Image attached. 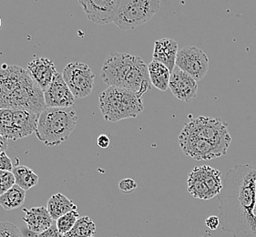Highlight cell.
Segmentation results:
<instances>
[{"label": "cell", "mask_w": 256, "mask_h": 237, "mask_svg": "<svg viewBox=\"0 0 256 237\" xmlns=\"http://www.w3.org/2000/svg\"><path fill=\"white\" fill-rule=\"evenodd\" d=\"M148 70L150 78L154 86L162 92H165L169 88L170 78L172 73L168 68L160 62L152 60L148 64Z\"/></svg>", "instance_id": "d6986e66"}, {"label": "cell", "mask_w": 256, "mask_h": 237, "mask_svg": "<svg viewBox=\"0 0 256 237\" xmlns=\"http://www.w3.org/2000/svg\"><path fill=\"white\" fill-rule=\"evenodd\" d=\"M44 98L46 108H72L76 104V98L60 72L54 76L52 84L44 92Z\"/></svg>", "instance_id": "7c38bea8"}, {"label": "cell", "mask_w": 256, "mask_h": 237, "mask_svg": "<svg viewBox=\"0 0 256 237\" xmlns=\"http://www.w3.org/2000/svg\"><path fill=\"white\" fill-rule=\"evenodd\" d=\"M62 75L75 98H86L92 92L95 75L87 64L72 62L63 70Z\"/></svg>", "instance_id": "9c48e42d"}, {"label": "cell", "mask_w": 256, "mask_h": 237, "mask_svg": "<svg viewBox=\"0 0 256 237\" xmlns=\"http://www.w3.org/2000/svg\"><path fill=\"white\" fill-rule=\"evenodd\" d=\"M137 182L130 178L123 179L118 182V188L124 194H132L137 189Z\"/></svg>", "instance_id": "4316f807"}, {"label": "cell", "mask_w": 256, "mask_h": 237, "mask_svg": "<svg viewBox=\"0 0 256 237\" xmlns=\"http://www.w3.org/2000/svg\"><path fill=\"white\" fill-rule=\"evenodd\" d=\"M46 209L54 221L65 216L70 212L77 210V206L62 194L52 196L46 204Z\"/></svg>", "instance_id": "ac0fdd59"}, {"label": "cell", "mask_w": 256, "mask_h": 237, "mask_svg": "<svg viewBox=\"0 0 256 237\" xmlns=\"http://www.w3.org/2000/svg\"></svg>", "instance_id": "e575fe53"}, {"label": "cell", "mask_w": 256, "mask_h": 237, "mask_svg": "<svg viewBox=\"0 0 256 237\" xmlns=\"http://www.w3.org/2000/svg\"><path fill=\"white\" fill-rule=\"evenodd\" d=\"M188 191L200 200H210L218 196L222 189V172L209 165L195 167L188 176Z\"/></svg>", "instance_id": "ba28073f"}, {"label": "cell", "mask_w": 256, "mask_h": 237, "mask_svg": "<svg viewBox=\"0 0 256 237\" xmlns=\"http://www.w3.org/2000/svg\"><path fill=\"white\" fill-rule=\"evenodd\" d=\"M8 140L2 134H0V154L6 152V150L8 149Z\"/></svg>", "instance_id": "1f68e13d"}, {"label": "cell", "mask_w": 256, "mask_h": 237, "mask_svg": "<svg viewBox=\"0 0 256 237\" xmlns=\"http://www.w3.org/2000/svg\"><path fill=\"white\" fill-rule=\"evenodd\" d=\"M205 224L206 226L208 227L210 230H216L219 226H220V219L219 217L212 216L208 217L205 220Z\"/></svg>", "instance_id": "f546056e"}, {"label": "cell", "mask_w": 256, "mask_h": 237, "mask_svg": "<svg viewBox=\"0 0 256 237\" xmlns=\"http://www.w3.org/2000/svg\"><path fill=\"white\" fill-rule=\"evenodd\" d=\"M13 169H14V166L10 158L6 154V152H1L0 154V170L12 172Z\"/></svg>", "instance_id": "83f0119b"}, {"label": "cell", "mask_w": 256, "mask_h": 237, "mask_svg": "<svg viewBox=\"0 0 256 237\" xmlns=\"http://www.w3.org/2000/svg\"><path fill=\"white\" fill-rule=\"evenodd\" d=\"M15 184V176L12 172L0 170V196L8 191Z\"/></svg>", "instance_id": "d4e9b609"}, {"label": "cell", "mask_w": 256, "mask_h": 237, "mask_svg": "<svg viewBox=\"0 0 256 237\" xmlns=\"http://www.w3.org/2000/svg\"><path fill=\"white\" fill-rule=\"evenodd\" d=\"M1 26H2V20H1V18H0V30H1Z\"/></svg>", "instance_id": "d6a6232c"}, {"label": "cell", "mask_w": 256, "mask_h": 237, "mask_svg": "<svg viewBox=\"0 0 256 237\" xmlns=\"http://www.w3.org/2000/svg\"><path fill=\"white\" fill-rule=\"evenodd\" d=\"M13 122L8 140L23 139L36 132L38 118L40 114L25 110H13Z\"/></svg>", "instance_id": "5bb4252c"}, {"label": "cell", "mask_w": 256, "mask_h": 237, "mask_svg": "<svg viewBox=\"0 0 256 237\" xmlns=\"http://www.w3.org/2000/svg\"><path fill=\"white\" fill-rule=\"evenodd\" d=\"M78 218H80L78 212L77 210H74V211L68 212L65 216H63L56 220V229L62 236L72 230Z\"/></svg>", "instance_id": "603a6c76"}, {"label": "cell", "mask_w": 256, "mask_h": 237, "mask_svg": "<svg viewBox=\"0 0 256 237\" xmlns=\"http://www.w3.org/2000/svg\"><path fill=\"white\" fill-rule=\"evenodd\" d=\"M97 144L98 146L100 148H102V149H107L108 146H110V138H108L106 134H102V135H100L98 138Z\"/></svg>", "instance_id": "4dcf8cb0"}, {"label": "cell", "mask_w": 256, "mask_h": 237, "mask_svg": "<svg viewBox=\"0 0 256 237\" xmlns=\"http://www.w3.org/2000/svg\"><path fill=\"white\" fill-rule=\"evenodd\" d=\"M169 88L176 98L184 102H189L196 98L198 92V84L189 74L175 68L170 74Z\"/></svg>", "instance_id": "4fadbf2b"}, {"label": "cell", "mask_w": 256, "mask_h": 237, "mask_svg": "<svg viewBox=\"0 0 256 237\" xmlns=\"http://www.w3.org/2000/svg\"><path fill=\"white\" fill-rule=\"evenodd\" d=\"M178 52V42L176 40L172 38H160L154 45V60L164 64L172 73L176 66Z\"/></svg>", "instance_id": "2e32d148"}, {"label": "cell", "mask_w": 256, "mask_h": 237, "mask_svg": "<svg viewBox=\"0 0 256 237\" xmlns=\"http://www.w3.org/2000/svg\"><path fill=\"white\" fill-rule=\"evenodd\" d=\"M0 237H24L15 224L8 222H0Z\"/></svg>", "instance_id": "484cf974"}, {"label": "cell", "mask_w": 256, "mask_h": 237, "mask_svg": "<svg viewBox=\"0 0 256 237\" xmlns=\"http://www.w3.org/2000/svg\"><path fill=\"white\" fill-rule=\"evenodd\" d=\"M28 237H62L58 231L56 226H52L50 229L41 234H33L31 232L28 234Z\"/></svg>", "instance_id": "f1b7e54d"}, {"label": "cell", "mask_w": 256, "mask_h": 237, "mask_svg": "<svg viewBox=\"0 0 256 237\" xmlns=\"http://www.w3.org/2000/svg\"><path fill=\"white\" fill-rule=\"evenodd\" d=\"M12 172L15 176L16 184L25 191L30 190L38 184V176L25 165L14 167Z\"/></svg>", "instance_id": "44dd1931"}, {"label": "cell", "mask_w": 256, "mask_h": 237, "mask_svg": "<svg viewBox=\"0 0 256 237\" xmlns=\"http://www.w3.org/2000/svg\"><path fill=\"white\" fill-rule=\"evenodd\" d=\"M92 237H95V236H92Z\"/></svg>", "instance_id": "d590c367"}, {"label": "cell", "mask_w": 256, "mask_h": 237, "mask_svg": "<svg viewBox=\"0 0 256 237\" xmlns=\"http://www.w3.org/2000/svg\"><path fill=\"white\" fill-rule=\"evenodd\" d=\"M176 66L196 82L202 80L208 72L209 58L204 52L197 46H184L178 52Z\"/></svg>", "instance_id": "30bf717a"}, {"label": "cell", "mask_w": 256, "mask_h": 237, "mask_svg": "<svg viewBox=\"0 0 256 237\" xmlns=\"http://www.w3.org/2000/svg\"><path fill=\"white\" fill-rule=\"evenodd\" d=\"M26 200V191L18 186H13L8 191L0 196V206L6 211H11L22 206Z\"/></svg>", "instance_id": "ffe728a7"}, {"label": "cell", "mask_w": 256, "mask_h": 237, "mask_svg": "<svg viewBox=\"0 0 256 237\" xmlns=\"http://www.w3.org/2000/svg\"><path fill=\"white\" fill-rule=\"evenodd\" d=\"M96 232V224L90 217L82 216L78 219L72 230L62 237H92Z\"/></svg>", "instance_id": "7402d4cb"}, {"label": "cell", "mask_w": 256, "mask_h": 237, "mask_svg": "<svg viewBox=\"0 0 256 237\" xmlns=\"http://www.w3.org/2000/svg\"><path fill=\"white\" fill-rule=\"evenodd\" d=\"M78 3L90 20L107 25L114 22L120 0H80Z\"/></svg>", "instance_id": "8fae6325"}, {"label": "cell", "mask_w": 256, "mask_h": 237, "mask_svg": "<svg viewBox=\"0 0 256 237\" xmlns=\"http://www.w3.org/2000/svg\"><path fill=\"white\" fill-rule=\"evenodd\" d=\"M100 110L107 122L136 118L144 112L142 97L126 88L108 87L100 94Z\"/></svg>", "instance_id": "5b68a950"}, {"label": "cell", "mask_w": 256, "mask_h": 237, "mask_svg": "<svg viewBox=\"0 0 256 237\" xmlns=\"http://www.w3.org/2000/svg\"><path fill=\"white\" fill-rule=\"evenodd\" d=\"M78 118L72 108H46L38 118L36 138L46 147L58 146L70 139Z\"/></svg>", "instance_id": "277c9868"}, {"label": "cell", "mask_w": 256, "mask_h": 237, "mask_svg": "<svg viewBox=\"0 0 256 237\" xmlns=\"http://www.w3.org/2000/svg\"><path fill=\"white\" fill-rule=\"evenodd\" d=\"M46 108L44 92L28 72L18 66L3 64L0 68V108L41 114Z\"/></svg>", "instance_id": "7a4b0ae2"}, {"label": "cell", "mask_w": 256, "mask_h": 237, "mask_svg": "<svg viewBox=\"0 0 256 237\" xmlns=\"http://www.w3.org/2000/svg\"><path fill=\"white\" fill-rule=\"evenodd\" d=\"M25 216L23 218L26 222L30 232L33 234H41L54 226L52 219L46 207H33L31 209H24Z\"/></svg>", "instance_id": "e0dca14e"}, {"label": "cell", "mask_w": 256, "mask_h": 237, "mask_svg": "<svg viewBox=\"0 0 256 237\" xmlns=\"http://www.w3.org/2000/svg\"><path fill=\"white\" fill-rule=\"evenodd\" d=\"M14 110L10 108H0V134L8 139L10 134L13 122Z\"/></svg>", "instance_id": "cb8c5ba5"}, {"label": "cell", "mask_w": 256, "mask_h": 237, "mask_svg": "<svg viewBox=\"0 0 256 237\" xmlns=\"http://www.w3.org/2000/svg\"><path fill=\"white\" fill-rule=\"evenodd\" d=\"M214 145L226 155L230 147V137L227 124L219 118L200 116L190 120L182 130Z\"/></svg>", "instance_id": "52a82bcc"}, {"label": "cell", "mask_w": 256, "mask_h": 237, "mask_svg": "<svg viewBox=\"0 0 256 237\" xmlns=\"http://www.w3.org/2000/svg\"><path fill=\"white\" fill-rule=\"evenodd\" d=\"M218 201L224 232L232 237H256V166L237 164L228 170Z\"/></svg>", "instance_id": "6da1fadb"}, {"label": "cell", "mask_w": 256, "mask_h": 237, "mask_svg": "<svg viewBox=\"0 0 256 237\" xmlns=\"http://www.w3.org/2000/svg\"><path fill=\"white\" fill-rule=\"evenodd\" d=\"M160 8L159 0H120L113 23L122 30H134L150 20Z\"/></svg>", "instance_id": "8992f818"}, {"label": "cell", "mask_w": 256, "mask_h": 237, "mask_svg": "<svg viewBox=\"0 0 256 237\" xmlns=\"http://www.w3.org/2000/svg\"></svg>", "instance_id": "836d02e7"}, {"label": "cell", "mask_w": 256, "mask_h": 237, "mask_svg": "<svg viewBox=\"0 0 256 237\" xmlns=\"http://www.w3.org/2000/svg\"><path fill=\"white\" fill-rule=\"evenodd\" d=\"M100 77L110 87L126 88L142 97L152 90L148 65L137 56L112 53L103 63Z\"/></svg>", "instance_id": "3957f363"}, {"label": "cell", "mask_w": 256, "mask_h": 237, "mask_svg": "<svg viewBox=\"0 0 256 237\" xmlns=\"http://www.w3.org/2000/svg\"><path fill=\"white\" fill-rule=\"evenodd\" d=\"M28 72L43 92L52 84L53 78L58 73L54 62L48 58H35L28 63Z\"/></svg>", "instance_id": "9a60e30c"}]
</instances>
